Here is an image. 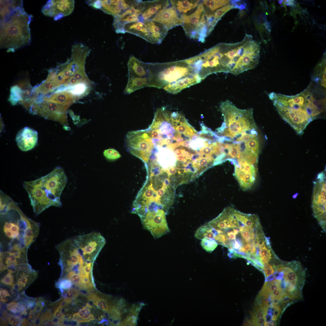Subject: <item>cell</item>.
<instances>
[{"mask_svg": "<svg viewBox=\"0 0 326 326\" xmlns=\"http://www.w3.org/2000/svg\"><path fill=\"white\" fill-rule=\"evenodd\" d=\"M205 13L207 15L214 14L218 9L228 4L230 2L227 0H205L202 1Z\"/></svg>", "mask_w": 326, "mask_h": 326, "instance_id": "f1b7e54d", "label": "cell"}, {"mask_svg": "<svg viewBox=\"0 0 326 326\" xmlns=\"http://www.w3.org/2000/svg\"><path fill=\"white\" fill-rule=\"evenodd\" d=\"M125 32L131 33L151 43L149 33L144 22L139 21L126 24L124 27Z\"/></svg>", "mask_w": 326, "mask_h": 326, "instance_id": "ffe728a7", "label": "cell"}, {"mask_svg": "<svg viewBox=\"0 0 326 326\" xmlns=\"http://www.w3.org/2000/svg\"><path fill=\"white\" fill-rule=\"evenodd\" d=\"M72 281L68 278L61 280L59 283L58 286L61 291L68 290L72 286Z\"/></svg>", "mask_w": 326, "mask_h": 326, "instance_id": "74e56055", "label": "cell"}, {"mask_svg": "<svg viewBox=\"0 0 326 326\" xmlns=\"http://www.w3.org/2000/svg\"><path fill=\"white\" fill-rule=\"evenodd\" d=\"M182 26L188 37L204 43L214 27L205 12L202 1L192 13L181 15Z\"/></svg>", "mask_w": 326, "mask_h": 326, "instance_id": "52a82bcc", "label": "cell"}, {"mask_svg": "<svg viewBox=\"0 0 326 326\" xmlns=\"http://www.w3.org/2000/svg\"><path fill=\"white\" fill-rule=\"evenodd\" d=\"M232 2L231 4H230L229 3L225 5L218 9L215 11L213 14V16L214 19L217 22L228 11L232 8L237 7V5H236L237 1H232Z\"/></svg>", "mask_w": 326, "mask_h": 326, "instance_id": "4dcf8cb0", "label": "cell"}, {"mask_svg": "<svg viewBox=\"0 0 326 326\" xmlns=\"http://www.w3.org/2000/svg\"><path fill=\"white\" fill-rule=\"evenodd\" d=\"M293 1L291 0H286L284 1L283 2H284V4H286L287 5H292L294 4Z\"/></svg>", "mask_w": 326, "mask_h": 326, "instance_id": "c3c4849f", "label": "cell"}, {"mask_svg": "<svg viewBox=\"0 0 326 326\" xmlns=\"http://www.w3.org/2000/svg\"><path fill=\"white\" fill-rule=\"evenodd\" d=\"M12 289H14L16 291L19 292L22 290L21 287H20L19 284L16 283L14 284H13L11 286Z\"/></svg>", "mask_w": 326, "mask_h": 326, "instance_id": "bcb514c9", "label": "cell"}, {"mask_svg": "<svg viewBox=\"0 0 326 326\" xmlns=\"http://www.w3.org/2000/svg\"><path fill=\"white\" fill-rule=\"evenodd\" d=\"M22 89L18 86L12 87L11 89V94L9 99L11 104L14 105L18 102L21 101Z\"/></svg>", "mask_w": 326, "mask_h": 326, "instance_id": "1f68e13d", "label": "cell"}, {"mask_svg": "<svg viewBox=\"0 0 326 326\" xmlns=\"http://www.w3.org/2000/svg\"><path fill=\"white\" fill-rule=\"evenodd\" d=\"M78 98V96L71 91L63 90L58 91L50 96L44 97L43 100L69 107Z\"/></svg>", "mask_w": 326, "mask_h": 326, "instance_id": "ac0fdd59", "label": "cell"}, {"mask_svg": "<svg viewBox=\"0 0 326 326\" xmlns=\"http://www.w3.org/2000/svg\"><path fill=\"white\" fill-rule=\"evenodd\" d=\"M90 308L86 305L79 311L73 314L72 320L78 323L89 322L95 319V318L91 313Z\"/></svg>", "mask_w": 326, "mask_h": 326, "instance_id": "f546056e", "label": "cell"}, {"mask_svg": "<svg viewBox=\"0 0 326 326\" xmlns=\"http://www.w3.org/2000/svg\"><path fill=\"white\" fill-rule=\"evenodd\" d=\"M245 149L250 150L258 155L259 153V144L257 137L252 138L245 142Z\"/></svg>", "mask_w": 326, "mask_h": 326, "instance_id": "836d02e7", "label": "cell"}, {"mask_svg": "<svg viewBox=\"0 0 326 326\" xmlns=\"http://www.w3.org/2000/svg\"><path fill=\"white\" fill-rule=\"evenodd\" d=\"M67 181L63 169L56 167L45 176L23 182V186L28 194L36 215L51 206H61L60 196Z\"/></svg>", "mask_w": 326, "mask_h": 326, "instance_id": "277c9868", "label": "cell"}, {"mask_svg": "<svg viewBox=\"0 0 326 326\" xmlns=\"http://www.w3.org/2000/svg\"><path fill=\"white\" fill-rule=\"evenodd\" d=\"M233 163L235 167L234 176L238 182L247 184L251 183L256 179V167L241 158L238 159Z\"/></svg>", "mask_w": 326, "mask_h": 326, "instance_id": "7c38bea8", "label": "cell"}, {"mask_svg": "<svg viewBox=\"0 0 326 326\" xmlns=\"http://www.w3.org/2000/svg\"><path fill=\"white\" fill-rule=\"evenodd\" d=\"M229 153L228 156L231 158H238V159L240 158V154L241 152L238 145L232 144L228 145Z\"/></svg>", "mask_w": 326, "mask_h": 326, "instance_id": "e575fe53", "label": "cell"}, {"mask_svg": "<svg viewBox=\"0 0 326 326\" xmlns=\"http://www.w3.org/2000/svg\"><path fill=\"white\" fill-rule=\"evenodd\" d=\"M56 74L54 71L52 70L45 81L35 89V91L38 93L45 94L60 85L62 84Z\"/></svg>", "mask_w": 326, "mask_h": 326, "instance_id": "cb8c5ba5", "label": "cell"}, {"mask_svg": "<svg viewBox=\"0 0 326 326\" xmlns=\"http://www.w3.org/2000/svg\"><path fill=\"white\" fill-rule=\"evenodd\" d=\"M66 278L70 280L75 286L80 287L82 285L81 276L72 271L67 273Z\"/></svg>", "mask_w": 326, "mask_h": 326, "instance_id": "8d00e7d4", "label": "cell"}, {"mask_svg": "<svg viewBox=\"0 0 326 326\" xmlns=\"http://www.w3.org/2000/svg\"><path fill=\"white\" fill-rule=\"evenodd\" d=\"M218 244L228 249L230 258H244L254 266L271 247L258 216L246 214L229 206L212 222Z\"/></svg>", "mask_w": 326, "mask_h": 326, "instance_id": "6da1fadb", "label": "cell"}, {"mask_svg": "<svg viewBox=\"0 0 326 326\" xmlns=\"http://www.w3.org/2000/svg\"><path fill=\"white\" fill-rule=\"evenodd\" d=\"M16 141L19 148L23 151H27L33 148L38 141V133L34 129L25 127L17 134Z\"/></svg>", "mask_w": 326, "mask_h": 326, "instance_id": "9a60e30c", "label": "cell"}, {"mask_svg": "<svg viewBox=\"0 0 326 326\" xmlns=\"http://www.w3.org/2000/svg\"><path fill=\"white\" fill-rule=\"evenodd\" d=\"M144 22L149 33L151 43L160 44L168 34V30L162 24L152 20L145 21Z\"/></svg>", "mask_w": 326, "mask_h": 326, "instance_id": "2e32d148", "label": "cell"}, {"mask_svg": "<svg viewBox=\"0 0 326 326\" xmlns=\"http://www.w3.org/2000/svg\"><path fill=\"white\" fill-rule=\"evenodd\" d=\"M69 107L45 101L35 102L30 108L31 112L48 120L59 122L67 127V111Z\"/></svg>", "mask_w": 326, "mask_h": 326, "instance_id": "ba28073f", "label": "cell"}, {"mask_svg": "<svg viewBox=\"0 0 326 326\" xmlns=\"http://www.w3.org/2000/svg\"><path fill=\"white\" fill-rule=\"evenodd\" d=\"M148 64L149 86L163 89L171 94H176L202 81L185 60Z\"/></svg>", "mask_w": 326, "mask_h": 326, "instance_id": "3957f363", "label": "cell"}, {"mask_svg": "<svg viewBox=\"0 0 326 326\" xmlns=\"http://www.w3.org/2000/svg\"><path fill=\"white\" fill-rule=\"evenodd\" d=\"M56 325V324L52 320H48L44 324L45 326H54Z\"/></svg>", "mask_w": 326, "mask_h": 326, "instance_id": "7dc6e473", "label": "cell"}, {"mask_svg": "<svg viewBox=\"0 0 326 326\" xmlns=\"http://www.w3.org/2000/svg\"><path fill=\"white\" fill-rule=\"evenodd\" d=\"M151 20L162 24L168 30L182 23L181 15L171 5L160 11Z\"/></svg>", "mask_w": 326, "mask_h": 326, "instance_id": "4fadbf2b", "label": "cell"}, {"mask_svg": "<svg viewBox=\"0 0 326 326\" xmlns=\"http://www.w3.org/2000/svg\"><path fill=\"white\" fill-rule=\"evenodd\" d=\"M27 248L20 250H10L0 252V264L7 269L23 263H28Z\"/></svg>", "mask_w": 326, "mask_h": 326, "instance_id": "5bb4252c", "label": "cell"}, {"mask_svg": "<svg viewBox=\"0 0 326 326\" xmlns=\"http://www.w3.org/2000/svg\"><path fill=\"white\" fill-rule=\"evenodd\" d=\"M201 240V246L206 251L209 253L213 252L218 244L214 239L204 238Z\"/></svg>", "mask_w": 326, "mask_h": 326, "instance_id": "d6a6232c", "label": "cell"}, {"mask_svg": "<svg viewBox=\"0 0 326 326\" xmlns=\"http://www.w3.org/2000/svg\"><path fill=\"white\" fill-rule=\"evenodd\" d=\"M39 223L32 220L28 227L25 234L24 240L25 246L28 248L37 237L40 230Z\"/></svg>", "mask_w": 326, "mask_h": 326, "instance_id": "484cf974", "label": "cell"}, {"mask_svg": "<svg viewBox=\"0 0 326 326\" xmlns=\"http://www.w3.org/2000/svg\"><path fill=\"white\" fill-rule=\"evenodd\" d=\"M88 298L98 308L108 313L114 300H113L110 296L98 295L96 293L90 294L88 296Z\"/></svg>", "mask_w": 326, "mask_h": 326, "instance_id": "7402d4cb", "label": "cell"}, {"mask_svg": "<svg viewBox=\"0 0 326 326\" xmlns=\"http://www.w3.org/2000/svg\"><path fill=\"white\" fill-rule=\"evenodd\" d=\"M313 190L312 208L314 215L320 226L326 230V183L324 174L320 173Z\"/></svg>", "mask_w": 326, "mask_h": 326, "instance_id": "9c48e42d", "label": "cell"}, {"mask_svg": "<svg viewBox=\"0 0 326 326\" xmlns=\"http://www.w3.org/2000/svg\"><path fill=\"white\" fill-rule=\"evenodd\" d=\"M145 7L140 15L141 21L151 20L161 10L170 5V1L158 0L145 1Z\"/></svg>", "mask_w": 326, "mask_h": 326, "instance_id": "e0dca14e", "label": "cell"}, {"mask_svg": "<svg viewBox=\"0 0 326 326\" xmlns=\"http://www.w3.org/2000/svg\"><path fill=\"white\" fill-rule=\"evenodd\" d=\"M0 200L1 248L9 250L15 245L26 248L25 235L32 220L8 195L2 196Z\"/></svg>", "mask_w": 326, "mask_h": 326, "instance_id": "5b68a950", "label": "cell"}, {"mask_svg": "<svg viewBox=\"0 0 326 326\" xmlns=\"http://www.w3.org/2000/svg\"><path fill=\"white\" fill-rule=\"evenodd\" d=\"M21 323V322H20V320L17 319L11 325H12V326H19V325H20V324Z\"/></svg>", "mask_w": 326, "mask_h": 326, "instance_id": "681fc988", "label": "cell"}, {"mask_svg": "<svg viewBox=\"0 0 326 326\" xmlns=\"http://www.w3.org/2000/svg\"><path fill=\"white\" fill-rule=\"evenodd\" d=\"M12 273L8 272V273L1 279V282L5 285L11 286L13 284L14 278Z\"/></svg>", "mask_w": 326, "mask_h": 326, "instance_id": "f35d334b", "label": "cell"}, {"mask_svg": "<svg viewBox=\"0 0 326 326\" xmlns=\"http://www.w3.org/2000/svg\"><path fill=\"white\" fill-rule=\"evenodd\" d=\"M75 298L76 297L71 288L67 290L65 296V299L69 303H70L72 300Z\"/></svg>", "mask_w": 326, "mask_h": 326, "instance_id": "60d3db41", "label": "cell"}, {"mask_svg": "<svg viewBox=\"0 0 326 326\" xmlns=\"http://www.w3.org/2000/svg\"><path fill=\"white\" fill-rule=\"evenodd\" d=\"M53 316L59 319H62L64 318L65 315L62 313L60 310V307L58 306L55 311Z\"/></svg>", "mask_w": 326, "mask_h": 326, "instance_id": "b9f144b4", "label": "cell"}, {"mask_svg": "<svg viewBox=\"0 0 326 326\" xmlns=\"http://www.w3.org/2000/svg\"><path fill=\"white\" fill-rule=\"evenodd\" d=\"M32 18L23 7L1 22L0 48L6 49L8 52H14L30 44Z\"/></svg>", "mask_w": 326, "mask_h": 326, "instance_id": "8992f818", "label": "cell"}, {"mask_svg": "<svg viewBox=\"0 0 326 326\" xmlns=\"http://www.w3.org/2000/svg\"><path fill=\"white\" fill-rule=\"evenodd\" d=\"M17 270V283L22 290L30 285L37 277V273L36 271L28 272L21 270Z\"/></svg>", "mask_w": 326, "mask_h": 326, "instance_id": "83f0119b", "label": "cell"}, {"mask_svg": "<svg viewBox=\"0 0 326 326\" xmlns=\"http://www.w3.org/2000/svg\"><path fill=\"white\" fill-rule=\"evenodd\" d=\"M257 137V134H246L236 139L235 141L238 142H246L251 139Z\"/></svg>", "mask_w": 326, "mask_h": 326, "instance_id": "ab89813d", "label": "cell"}, {"mask_svg": "<svg viewBox=\"0 0 326 326\" xmlns=\"http://www.w3.org/2000/svg\"><path fill=\"white\" fill-rule=\"evenodd\" d=\"M268 96L282 118L292 127L307 126L322 115L326 109V90L312 82L296 95L272 92Z\"/></svg>", "mask_w": 326, "mask_h": 326, "instance_id": "7a4b0ae2", "label": "cell"}, {"mask_svg": "<svg viewBox=\"0 0 326 326\" xmlns=\"http://www.w3.org/2000/svg\"><path fill=\"white\" fill-rule=\"evenodd\" d=\"M140 16L132 14L127 15L118 19H114L113 25L117 33H125L124 27L127 23L139 21H141Z\"/></svg>", "mask_w": 326, "mask_h": 326, "instance_id": "4316f807", "label": "cell"}, {"mask_svg": "<svg viewBox=\"0 0 326 326\" xmlns=\"http://www.w3.org/2000/svg\"><path fill=\"white\" fill-rule=\"evenodd\" d=\"M0 298H5L8 296H11L8 290L5 289H1L0 290Z\"/></svg>", "mask_w": 326, "mask_h": 326, "instance_id": "7bdbcfd3", "label": "cell"}, {"mask_svg": "<svg viewBox=\"0 0 326 326\" xmlns=\"http://www.w3.org/2000/svg\"><path fill=\"white\" fill-rule=\"evenodd\" d=\"M74 5L73 0H49L43 6L41 11L44 15L57 21L70 15L73 11Z\"/></svg>", "mask_w": 326, "mask_h": 326, "instance_id": "8fae6325", "label": "cell"}, {"mask_svg": "<svg viewBox=\"0 0 326 326\" xmlns=\"http://www.w3.org/2000/svg\"><path fill=\"white\" fill-rule=\"evenodd\" d=\"M103 155L107 159L111 160H117L121 157L119 152L113 149H109L104 150Z\"/></svg>", "mask_w": 326, "mask_h": 326, "instance_id": "d590c367", "label": "cell"}, {"mask_svg": "<svg viewBox=\"0 0 326 326\" xmlns=\"http://www.w3.org/2000/svg\"><path fill=\"white\" fill-rule=\"evenodd\" d=\"M0 22L23 7L22 0H0Z\"/></svg>", "mask_w": 326, "mask_h": 326, "instance_id": "44dd1931", "label": "cell"}, {"mask_svg": "<svg viewBox=\"0 0 326 326\" xmlns=\"http://www.w3.org/2000/svg\"><path fill=\"white\" fill-rule=\"evenodd\" d=\"M165 170L168 174L170 175L174 174L177 172V170L173 166L169 167Z\"/></svg>", "mask_w": 326, "mask_h": 326, "instance_id": "ee69618b", "label": "cell"}, {"mask_svg": "<svg viewBox=\"0 0 326 326\" xmlns=\"http://www.w3.org/2000/svg\"><path fill=\"white\" fill-rule=\"evenodd\" d=\"M169 1L170 5L182 15L189 14L193 12L197 8L201 1L172 0Z\"/></svg>", "mask_w": 326, "mask_h": 326, "instance_id": "d6986e66", "label": "cell"}, {"mask_svg": "<svg viewBox=\"0 0 326 326\" xmlns=\"http://www.w3.org/2000/svg\"><path fill=\"white\" fill-rule=\"evenodd\" d=\"M18 318L17 316H10L8 318V320L9 323L11 325L15 321L18 319Z\"/></svg>", "mask_w": 326, "mask_h": 326, "instance_id": "f6af8a7d", "label": "cell"}, {"mask_svg": "<svg viewBox=\"0 0 326 326\" xmlns=\"http://www.w3.org/2000/svg\"><path fill=\"white\" fill-rule=\"evenodd\" d=\"M326 59L324 56L316 67L311 77V82L326 90Z\"/></svg>", "mask_w": 326, "mask_h": 326, "instance_id": "603a6c76", "label": "cell"}, {"mask_svg": "<svg viewBox=\"0 0 326 326\" xmlns=\"http://www.w3.org/2000/svg\"><path fill=\"white\" fill-rule=\"evenodd\" d=\"M140 218L144 228L149 231L155 238L169 232L165 212L163 209L148 211Z\"/></svg>", "mask_w": 326, "mask_h": 326, "instance_id": "30bf717a", "label": "cell"}, {"mask_svg": "<svg viewBox=\"0 0 326 326\" xmlns=\"http://www.w3.org/2000/svg\"><path fill=\"white\" fill-rule=\"evenodd\" d=\"M100 9L104 13L116 18L124 12L121 0H100Z\"/></svg>", "mask_w": 326, "mask_h": 326, "instance_id": "d4e9b609", "label": "cell"}]
</instances>
